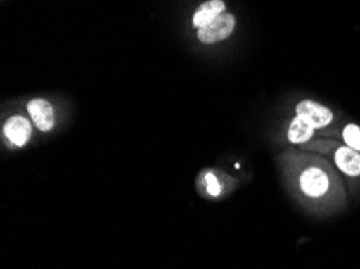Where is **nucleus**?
Here are the masks:
<instances>
[{
	"label": "nucleus",
	"instance_id": "2",
	"mask_svg": "<svg viewBox=\"0 0 360 269\" xmlns=\"http://www.w3.org/2000/svg\"><path fill=\"white\" fill-rule=\"evenodd\" d=\"M234 29V16L230 13H221L212 23L200 27L198 36L199 41L204 44H215L225 41Z\"/></svg>",
	"mask_w": 360,
	"mask_h": 269
},
{
	"label": "nucleus",
	"instance_id": "3",
	"mask_svg": "<svg viewBox=\"0 0 360 269\" xmlns=\"http://www.w3.org/2000/svg\"><path fill=\"white\" fill-rule=\"evenodd\" d=\"M297 117L304 119L305 123H309L314 129H320L328 126L333 122V113L320 103H315L312 100H304L296 108Z\"/></svg>",
	"mask_w": 360,
	"mask_h": 269
},
{
	"label": "nucleus",
	"instance_id": "8",
	"mask_svg": "<svg viewBox=\"0 0 360 269\" xmlns=\"http://www.w3.org/2000/svg\"><path fill=\"white\" fill-rule=\"evenodd\" d=\"M314 128L309 123H305L304 119L296 117L291 122L288 131V139L292 142V144H302V142H307L310 137L314 136Z\"/></svg>",
	"mask_w": 360,
	"mask_h": 269
},
{
	"label": "nucleus",
	"instance_id": "5",
	"mask_svg": "<svg viewBox=\"0 0 360 269\" xmlns=\"http://www.w3.org/2000/svg\"><path fill=\"white\" fill-rule=\"evenodd\" d=\"M4 134L10 144L15 147H23L31 137V123L23 117H12L4 126Z\"/></svg>",
	"mask_w": 360,
	"mask_h": 269
},
{
	"label": "nucleus",
	"instance_id": "4",
	"mask_svg": "<svg viewBox=\"0 0 360 269\" xmlns=\"http://www.w3.org/2000/svg\"><path fill=\"white\" fill-rule=\"evenodd\" d=\"M28 112L32 118V123L39 131H51L56 123V117H53V108L51 103L44 98H34L28 103Z\"/></svg>",
	"mask_w": 360,
	"mask_h": 269
},
{
	"label": "nucleus",
	"instance_id": "6",
	"mask_svg": "<svg viewBox=\"0 0 360 269\" xmlns=\"http://www.w3.org/2000/svg\"><path fill=\"white\" fill-rule=\"evenodd\" d=\"M335 162L338 168L347 176H360V153L351 147H341L336 150Z\"/></svg>",
	"mask_w": 360,
	"mask_h": 269
},
{
	"label": "nucleus",
	"instance_id": "10",
	"mask_svg": "<svg viewBox=\"0 0 360 269\" xmlns=\"http://www.w3.org/2000/svg\"><path fill=\"white\" fill-rule=\"evenodd\" d=\"M205 190L210 197H218L221 194V184L220 181L217 179L215 174L212 173L205 174Z\"/></svg>",
	"mask_w": 360,
	"mask_h": 269
},
{
	"label": "nucleus",
	"instance_id": "1",
	"mask_svg": "<svg viewBox=\"0 0 360 269\" xmlns=\"http://www.w3.org/2000/svg\"><path fill=\"white\" fill-rule=\"evenodd\" d=\"M299 188L309 199H321L330 190V178L323 169L307 168L299 178Z\"/></svg>",
	"mask_w": 360,
	"mask_h": 269
},
{
	"label": "nucleus",
	"instance_id": "7",
	"mask_svg": "<svg viewBox=\"0 0 360 269\" xmlns=\"http://www.w3.org/2000/svg\"><path fill=\"white\" fill-rule=\"evenodd\" d=\"M223 12H225V2L223 0H209V2L202 4L198 12L194 13L193 26L200 29V27L207 26L215 18H218Z\"/></svg>",
	"mask_w": 360,
	"mask_h": 269
},
{
	"label": "nucleus",
	"instance_id": "9",
	"mask_svg": "<svg viewBox=\"0 0 360 269\" xmlns=\"http://www.w3.org/2000/svg\"><path fill=\"white\" fill-rule=\"evenodd\" d=\"M342 137L347 147L354 148V150L360 152V128L356 124H347L345 131H342Z\"/></svg>",
	"mask_w": 360,
	"mask_h": 269
}]
</instances>
